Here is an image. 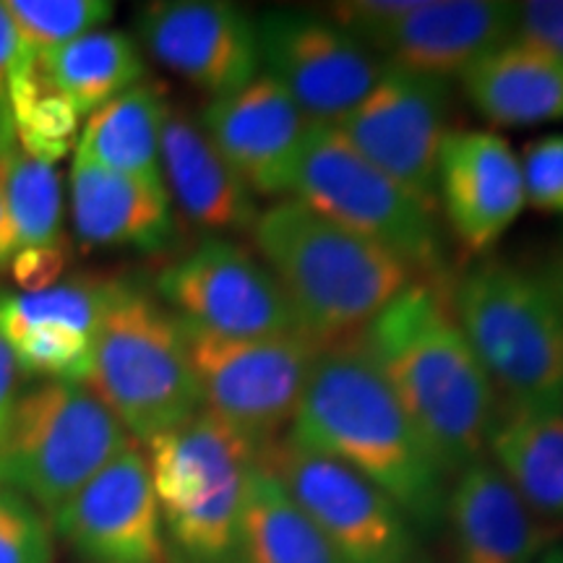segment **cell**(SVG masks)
I'll list each match as a JSON object with an SVG mask.
<instances>
[{
  "instance_id": "cell-1",
  "label": "cell",
  "mask_w": 563,
  "mask_h": 563,
  "mask_svg": "<svg viewBox=\"0 0 563 563\" xmlns=\"http://www.w3.org/2000/svg\"><path fill=\"white\" fill-rule=\"evenodd\" d=\"M352 342L382 373L452 481L488 460L501 397L439 287L415 282Z\"/></svg>"
},
{
  "instance_id": "cell-2",
  "label": "cell",
  "mask_w": 563,
  "mask_h": 563,
  "mask_svg": "<svg viewBox=\"0 0 563 563\" xmlns=\"http://www.w3.org/2000/svg\"><path fill=\"white\" fill-rule=\"evenodd\" d=\"M285 439L355 470L426 538L446 527L452 477L352 340L319 350Z\"/></svg>"
},
{
  "instance_id": "cell-3",
  "label": "cell",
  "mask_w": 563,
  "mask_h": 563,
  "mask_svg": "<svg viewBox=\"0 0 563 563\" xmlns=\"http://www.w3.org/2000/svg\"><path fill=\"white\" fill-rule=\"evenodd\" d=\"M251 238L290 300L302 334L321 347L352 340L420 282L394 253L290 196L262 209Z\"/></svg>"
},
{
  "instance_id": "cell-4",
  "label": "cell",
  "mask_w": 563,
  "mask_h": 563,
  "mask_svg": "<svg viewBox=\"0 0 563 563\" xmlns=\"http://www.w3.org/2000/svg\"><path fill=\"white\" fill-rule=\"evenodd\" d=\"M87 386L141 443L203 410L180 319L129 279L112 282Z\"/></svg>"
},
{
  "instance_id": "cell-5",
  "label": "cell",
  "mask_w": 563,
  "mask_h": 563,
  "mask_svg": "<svg viewBox=\"0 0 563 563\" xmlns=\"http://www.w3.org/2000/svg\"><path fill=\"white\" fill-rule=\"evenodd\" d=\"M146 446L173 563H245V496L256 449L207 410Z\"/></svg>"
},
{
  "instance_id": "cell-6",
  "label": "cell",
  "mask_w": 563,
  "mask_h": 563,
  "mask_svg": "<svg viewBox=\"0 0 563 563\" xmlns=\"http://www.w3.org/2000/svg\"><path fill=\"white\" fill-rule=\"evenodd\" d=\"M446 300L501 405L563 399V308L538 272L483 256Z\"/></svg>"
},
{
  "instance_id": "cell-7",
  "label": "cell",
  "mask_w": 563,
  "mask_h": 563,
  "mask_svg": "<svg viewBox=\"0 0 563 563\" xmlns=\"http://www.w3.org/2000/svg\"><path fill=\"white\" fill-rule=\"evenodd\" d=\"M290 199L382 245L428 285L449 279L439 211L355 152L334 125L311 123L295 167Z\"/></svg>"
},
{
  "instance_id": "cell-8",
  "label": "cell",
  "mask_w": 563,
  "mask_h": 563,
  "mask_svg": "<svg viewBox=\"0 0 563 563\" xmlns=\"http://www.w3.org/2000/svg\"><path fill=\"white\" fill-rule=\"evenodd\" d=\"M131 446V433L87 384L21 389L0 435V485L53 514Z\"/></svg>"
},
{
  "instance_id": "cell-9",
  "label": "cell",
  "mask_w": 563,
  "mask_h": 563,
  "mask_svg": "<svg viewBox=\"0 0 563 563\" xmlns=\"http://www.w3.org/2000/svg\"><path fill=\"white\" fill-rule=\"evenodd\" d=\"M203 410L262 454L287 433L321 344L308 336L228 340L180 321Z\"/></svg>"
},
{
  "instance_id": "cell-10",
  "label": "cell",
  "mask_w": 563,
  "mask_h": 563,
  "mask_svg": "<svg viewBox=\"0 0 563 563\" xmlns=\"http://www.w3.org/2000/svg\"><path fill=\"white\" fill-rule=\"evenodd\" d=\"M344 563H426L405 511L355 470L282 435L258 454Z\"/></svg>"
},
{
  "instance_id": "cell-11",
  "label": "cell",
  "mask_w": 563,
  "mask_h": 563,
  "mask_svg": "<svg viewBox=\"0 0 563 563\" xmlns=\"http://www.w3.org/2000/svg\"><path fill=\"white\" fill-rule=\"evenodd\" d=\"M157 295L180 321L228 340L306 336L290 300L243 243L211 235L157 274Z\"/></svg>"
},
{
  "instance_id": "cell-12",
  "label": "cell",
  "mask_w": 563,
  "mask_h": 563,
  "mask_svg": "<svg viewBox=\"0 0 563 563\" xmlns=\"http://www.w3.org/2000/svg\"><path fill=\"white\" fill-rule=\"evenodd\" d=\"M262 74L311 123L336 125L384 76L386 63L327 13L272 9L256 19Z\"/></svg>"
},
{
  "instance_id": "cell-13",
  "label": "cell",
  "mask_w": 563,
  "mask_h": 563,
  "mask_svg": "<svg viewBox=\"0 0 563 563\" xmlns=\"http://www.w3.org/2000/svg\"><path fill=\"white\" fill-rule=\"evenodd\" d=\"M452 123V84L386 66L355 110L336 123L355 152L397 180L428 209L439 211L435 178Z\"/></svg>"
},
{
  "instance_id": "cell-14",
  "label": "cell",
  "mask_w": 563,
  "mask_h": 563,
  "mask_svg": "<svg viewBox=\"0 0 563 563\" xmlns=\"http://www.w3.org/2000/svg\"><path fill=\"white\" fill-rule=\"evenodd\" d=\"M84 563H173L146 454L123 449L51 517Z\"/></svg>"
},
{
  "instance_id": "cell-15",
  "label": "cell",
  "mask_w": 563,
  "mask_h": 563,
  "mask_svg": "<svg viewBox=\"0 0 563 563\" xmlns=\"http://www.w3.org/2000/svg\"><path fill=\"white\" fill-rule=\"evenodd\" d=\"M136 30L157 63L214 97L243 89L262 74L256 19L224 0L146 3Z\"/></svg>"
},
{
  "instance_id": "cell-16",
  "label": "cell",
  "mask_w": 563,
  "mask_h": 563,
  "mask_svg": "<svg viewBox=\"0 0 563 563\" xmlns=\"http://www.w3.org/2000/svg\"><path fill=\"white\" fill-rule=\"evenodd\" d=\"M199 121L253 194L290 196L311 121L277 81L258 74L243 89L209 100Z\"/></svg>"
},
{
  "instance_id": "cell-17",
  "label": "cell",
  "mask_w": 563,
  "mask_h": 563,
  "mask_svg": "<svg viewBox=\"0 0 563 563\" xmlns=\"http://www.w3.org/2000/svg\"><path fill=\"white\" fill-rule=\"evenodd\" d=\"M435 199L454 241L470 256H485L527 207L519 154L493 131H452L439 157Z\"/></svg>"
},
{
  "instance_id": "cell-18",
  "label": "cell",
  "mask_w": 563,
  "mask_h": 563,
  "mask_svg": "<svg viewBox=\"0 0 563 563\" xmlns=\"http://www.w3.org/2000/svg\"><path fill=\"white\" fill-rule=\"evenodd\" d=\"M514 3L504 0H418L378 42L386 66L449 81L511 40Z\"/></svg>"
},
{
  "instance_id": "cell-19",
  "label": "cell",
  "mask_w": 563,
  "mask_h": 563,
  "mask_svg": "<svg viewBox=\"0 0 563 563\" xmlns=\"http://www.w3.org/2000/svg\"><path fill=\"white\" fill-rule=\"evenodd\" d=\"M162 180L183 217L214 235L251 232L262 214L256 194L232 170L199 118L173 104L162 125Z\"/></svg>"
},
{
  "instance_id": "cell-20",
  "label": "cell",
  "mask_w": 563,
  "mask_h": 563,
  "mask_svg": "<svg viewBox=\"0 0 563 563\" xmlns=\"http://www.w3.org/2000/svg\"><path fill=\"white\" fill-rule=\"evenodd\" d=\"M446 530L456 563H538L553 532L490 460L470 464L452 481Z\"/></svg>"
},
{
  "instance_id": "cell-21",
  "label": "cell",
  "mask_w": 563,
  "mask_h": 563,
  "mask_svg": "<svg viewBox=\"0 0 563 563\" xmlns=\"http://www.w3.org/2000/svg\"><path fill=\"white\" fill-rule=\"evenodd\" d=\"M70 217L79 241L97 249L157 253L175 238L165 186L104 170L81 157L70 167Z\"/></svg>"
},
{
  "instance_id": "cell-22",
  "label": "cell",
  "mask_w": 563,
  "mask_h": 563,
  "mask_svg": "<svg viewBox=\"0 0 563 563\" xmlns=\"http://www.w3.org/2000/svg\"><path fill=\"white\" fill-rule=\"evenodd\" d=\"M488 460L551 530H563V399L501 405Z\"/></svg>"
},
{
  "instance_id": "cell-23",
  "label": "cell",
  "mask_w": 563,
  "mask_h": 563,
  "mask_svg": "<svg viewBox=\"0 0 563 563\" xmlns=\"http://www.w3.org/2000/svg\"><path fill=\"white\" fill-rule=\"evenodd\" d=\"M460 84L467 102L501 129L563 121V63L514 42L477 60Z\"/></svg>"
},
{
  "instance_id": "cell-24",
  "label": "cell",
  "mask_w": 563,
  "mask_h": 563,
  "mask_svg": "<svg viewBox=\"0 0 563 563\" xmlns=\"http://www.w3.org/2000/svg\"><path fill=\"white\" fill-rule=\"evenodd\" d=\"M167 115L165 91L139 81L112 97L84 123L76 157L104 170L165 186L162 180V125Z\"/></svg>"
},
{
  "instance_id": "cell-25",
  "label": "cell",
  "mask_w": 563,
  "mask_h": 563,
  "mask_svg": "<svg viewBox=\"0 0 563 563\" xmlns=\"http://www.w3.org/2000/svg\"><path fill=\"white\" fill-rule=\"evenodd\" d=\"M37 70L42 81L74 104L79 115H91L144 79V58L129 34L95 30L40 55Z\"/></svg>"
},
{
  "instance_id": "cell-26",
  "label": "cell",
  "mask_w": 563,
  "mask_h": 563,
  "mask_svg": "<svg viewBox=\"0 0 563 563\" xmlns=\"http://www.w3.org/2000/svg\"><path fill=\"white\" fill-rule=\"evenodd\" d=\"M243 532L245 563H344L258 456L249 475Z\"/></svg>"
},
{
  "instance_id": "cell-27",
  "label": "cell",
  "mask_w": 563,
  "mask_h": 563,
  "mask_svg": "<svg viewBox=\"0 0 563 563\" xmlns=\"http://www.w3.org/2000/svg\"><path fill=\"white\" fill-rule=\"evenodd\" d=\"M60 230L63 183L58 170L16 146L5 173V220L0 238L3 266L21 251L58 249Z\"/></svg>"
},
{
  "instance_id": "cell-28",
  "label": "cell",
  "mask_w": 563,
  "mask_h": 563,
  "mask_svg": "<svg viewBox=\"0 0 563 563\" xmlns=\"http://www.w3.org/2000/svg\"><path fill=\"white\" fill-rule=\"evenodd\" d=\"M112 282L97 277H76L53 282L42 290L0 292V332L5 340L42 327H63L95 336L108 308Z\"/></svg>"
},
{
  "instance_id": "cell-29",
  "label": "cell",
  "mask_w": 563,
  "mask_h": 563,
  "mask_svg": "<svg viewBox=\"0 0 563 563\" xmlns=\"http://www.w3.org/2000/svg\"><path fill=\"white\" fill-rule=\"evenodd\" d=\"M9 104L19 150L55 165L76 136L79 112L42 81L37 60L24 63L11 74Z\"/></svg>"
},
{
  "instance_id": "cell-30",
  "label": "cell",
  "mask_w": 563,
  "mask_h": 563,
  "mask_svg": "<svg viewBox=\"0 0 563 563\" xmlns=\"http://www.w3.org/2000/svg\"><path fill=\"white\" fill-rule=\"evenodd\" d=\"M5 9L34 60L95 32L115 13V5L108 0H9Z\"/></svg>"
},
{
  "instance_id": "cell-31",
  "label": "cell",
  "mask_w": 563,
  "mask_h": 563,
  "mask_svg": "<svg viewBox=\"0 0 563 563\" xmlns=\"http://www.w3.org/2000/svg\"><path fill=\"white\" fill-rule=\"evenodd\" d=\"M21 373L42 376V382L87 384L95 336L63 327H42L11 340Z\"/></svg>"
},
{
  "instance_id": "cell-32",
  "label": "cell",
  "mask_w": 563,
  "mask_h": 563,
  "mask_svg": "<svg viewBox=\"0 0 563 563\" xmlns=\"http://www.w3.org/2000/svg\"><path fill=\"white\" fill-rule=\"evenodd\" d=\"M53 530L37 506L0 485V563H53Z\"/></svg>"
},
{
  "instance_id": "cell-33",
  "label": "cell",
  "mask_w": 563,
  "mask_h": 563,
  "mask_svg": "<svg viewBox=\"0 0 563 563\" xmlns=\"http://www.w3.org/2000/svg\"><path fill=\"white\" fill-rule=\"evenodd\" d=\"M525 199L532 209L563 217V133L532 139L519 154Z\"/></svg>"
},
{
  "instance_id": "cell-34",
  "label": "cell",
  "mask_w": 563,
  "mask_h": 563,
  "mask_svg": "<svg viewBox=\"0 0 563 563\" xmlns=\"http://www.w3.org/2000/svg\"><path fill=\"white\" fill-rule=\"evenodd\" d=\"M418 0H342L329 5L327 16L376 53L378 42L415 9Z\"/></svg>"
},
{
  "instance_id": "cell-35",
  "label": "cell",
  "mask_w": 563,
  "mask_h": 563,
  "mask_svg": "<svg viewBox=\"0 0 563 563\" xmlns=\"http://www.w3.org/2000/svg\"><path fill=\"white\" fill-rule=\"evenodd\" d=\"M527 51L563 63V0L514 3L511 40Z\"/></svg>"
},
{
  "instance_id": "cell-36",
  "label": "cell",
  "mask_w": 563,
  "mask_h": 563,
  "mask_svg": "<svg viewBox=\"0 0 563 563\" xmlns=\"http://www.w3.org/2000/svg\"><path fill=\"white\" fill-rule=\"evenodd\" d=\"M34 60L26 53L16 21L11 19L5 3H0V146L16 144V131H13L11 104H9V79L11 74L24 63Z\"/></svg>"
},
{
  "instance_id": "cell-37",
  "label": "cell",
  "mask_w": 563,
  "mask_h": 563,
  "mask_svg": "<svg viewBox=\"0 0 563 563\" xmlns=\"http://www.w3.org/2000/svg\"><path fill=\"white\" fill-rule=\"evenodd\" d=\"M13 274L21 285L30 290H42V287L53 285L63 269V253L60 249H32L21 251L13 256Z\"/></svg>"
},
{
  "instance_id": "cell-38",
  "label": "cell",
  "mask_w": 563,
  "mask_h": 563,
  "mask_svg": "<svg viewBox=\"0 0 563 563\" xmlns=\"http://www.w3.org/2000/svg\"><path fill=\"white\" fill-rule=\"evenodd\" d=\"M21 397V368L11 342L0 332V435L9 426L13 407Z\"/></svg>"
},
{
  "instance_id": "cell-39",
  "label": "cell",
  "mask_w": 563,
  "mask_h": 563,
  "mask_svg": "<svg viewBox=\"0 0 563 563\" xmlns=\"http://www.w3.org/2000/svg\"><path fill=\"white\" fill-rule=\"evenodd\" d=\"M538 277L545 282L548 290L553 292V298L559 300V306L563 308V256H553L551 262H545L543 266L538 269Z\"/></svg>"
},
{
  "instance_id": "cell-40",
  "label": "cell",
  "mask_w": 563,
  "mask_h": 563,
  "mask_svg": "<svg viewBox=\"0 0 563 563\" xmlns=\"http://www.w3.org/2000/svg\"><path fill=\"white\" fill-rule=\"evenodd\" d=\"M19 144L0 146V238H3V220H5V173H9L11 154ZM0 266H3V258H0Z\"/></svg>"
},
{
  "instance_id": "cell-41",
  "label": "cell",
  "mask_w": 563,
  "mask_h": 563,
  "mask_svg": "<svg viewBox=\"0 0 563 563\" xmlns=\"http://www.w3.org/2000/svg\"><path fill=\"white\" fill-rule=\"evenodd\" d=\"M538 563H563V548H548Z\"/></svg>"
},
{
  "instance_id": "cell-42",
  "label": "cell",
  "mask_w": 563,
  "mask_h": 563,
  "mask_svg": "<svg viewBox=\"0 0 563 563\" xmlns=\"http://www.w3.org/2000/svg\"><path fill=\"white\" fill-rule=\"evenodd\" d=\"M561 256H563V249H561Z\"/></svg>"
}]
</instances>
